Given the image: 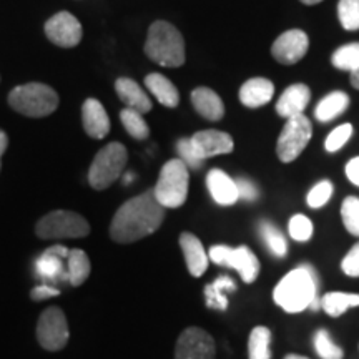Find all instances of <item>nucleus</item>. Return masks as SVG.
<instances>
[{
    "instance_id": "obj_45",
    "label": "nucleus",
    "mask_w": 359,
    "mask_h": 359,
    "mask_svg": "<svg viewBox=\"0 0 359 359\" xmlns=\"http://www.w3.org/2000/svg\"><path fill=\"white\" fill-rule=\"evenodd\" d=\"M299 2L304 4V6H316V4L323 2V0H299Z\"/></svg>"
},
{
    "instance_id": "obj_36",
    "label": "nucleus",
    "mask_w": 359,
    "mask_h": 359,
    "mask_svg": "<svg viewBox=\"0 0 359 359\" xmlns=\"http://www.w3.org/2000/svg\"><path fill=\"white\" fill-rule=\"evenodd\" d=\"M351 135H353V125L351 123H343V125H339V127H336L333 132L327 135V138L325 142L326 151H330V154H334V151L341 150V148H343L349 142Z\"/></svg>"
},
{
    "instance_id": "obj_37",
    "label": "nucleus",
    "mask_w": 359,
    "mask_h": 359,
    "mask_svg": "<svg viewBox=\"0 0 359 359\" xmlns=\"http://www.w3.org/2000/svg\"><path fill=\"white\" fill-rule=\"evenodd\" d=\"M288 231L296 241H308L313 236V223L304 215H294L288 223Z\"/></svg>"
},
{
    "instance_id": "obj_21",
    "label": "nucleus",
    "mask_w": 359,
    "mask_h": 359,
    "mask_svg": "<svg viewBox=\"0 0 359 359\" xmlns=\"http://www.w3.org/2000/svg\"><path fill=\"white\" fill-rule=\"evenodd\" d=\"M115 90H116V95L120 97V100L127 105V109L137 110L140 111L142 115H145L151 110V107H154V103H151L150 97L147 95L145 90H143L140 85L132 79H127V77L116 79Z\"/></svg>"
},
{
    "instance_id": "obj_28",
    "label": "nucleus",
    "mask_w": 359,
    "mask_h": 359,
    "mask_svg": "<svg viewBox=\"0 0 359 359\" xmlns=\"http://www.w3.org/2000/svg\"><path fill=\"white\" fill-rule=\"evenodd\" d=\"M269 343L271 331L266 326L253 327L248 338V359H271Z\"/></svg>"
},
{
    "instance_id": "obj_24",
    "label": "nucleus",
    "mask_w": 359,
    "mask_h": 359,
    "mask_svg": "<svg viewBox=\"0 0 359 359\" xmlns=\"http://www.w3.org/2000/svg\"><path fill=\"white\" fill-rule=\"evenodd\" d=\"M349 107V97L348 93L336 92L327 93L326 97H323L320 102H318L316 109H314V116H316L318 122L321 123H327L331 120L338 118L339 115H343L344 111L348 110Z\"/></svg>"
},
{
    "instance_id": "obj_16",
    "label": "nucleus",
    "mask_w": 359,
    "mask_h": 359,
    "mask_svg": "<svg viewBox=\"0 0 359 359\" xmlns=\"http://www.w3.org/2000/svg\"><path fill=\"white\" fill-rule=\"evenodd\" d=\"M311 100V90L304 83L290 85L276 102V114L283 118L303 115Z\"/></svg>"
},
{
    "instance_id": "obj_9",
    "label": "nucleus",
    "mask_w": 359,
    "mask_h": 359,
    "mask_svg": "<svg viewBox=\"0 0 359 359\" xmlns=\"http://www.w3.org/2000/svg\"><path fill=\"white\" fill-rule=\"evenodd\" d=\"M208 258L219 266L236 269L241 280L248 285L257 280L259 275V262L257 255L248 246H238V248H231L226 245L212 246V250L208 251Z\"/></svg>"
},
{
    "instance_id": "obj_29",
    "label": "nucleus",
    "mask_w": 359,
    "mask_h": 359,
    "mask_svg": "<svg viewBox=\"0 0 359 359\" xmlns=\"http://www.w3.org/2000/svg\"><path fill=\"white\" fill-rule=\"evenodd\" d=\"M120 120H122L125 130L130 137L135 138V140H147L150 137V127L143 118V115L140 111L132 110V109H125L120 111Z\"/></svg>"
},
{
    "instance_id": "obj_26",
    "label": "nucleus",
    "mask_w": 359,
    "mask_h": 359,
    "mask_svg": "<svg viewBox=\"0 0 359 359\" xmlns=\"http://www.w3.org/2000/svg\"><path fill=\"white\" fill-rule=\"evenodd\" d=\"M358 306H359V294H354V293L333 291V293H326L321 298V308L333 318H338L341 314H344L349 308H358Z\"/></svg>"
},
{
    "instance_id": "obj_22",
    "label": "nucleus",
    "mask_w": 359,
    "mask_h": 359,
    "mask_svg": "<svg viewBox=\"0 0 359 359\" xmlns=\"http://www.w3.org/2000/svg\"><path fill=\"white\" fill-rule=\"evenodd\" d=\"M191 103L195 110L203 116V118L210 120V122H218L224 115V105L223 100L215 90L208 87H198L191 92Z\"/></svg>"
},
{
    "instance_id": "obj_1",
    "label": "nucleus",
    "mask_w": 359,
    "mask_h": 359,
    "mask_svg": "<svg viewBox=\"0 0 359 359\" xmlns=\"http://www.w3.org/2000/svg\"><path fill=\"white\" fill-rule=\"evenodd\" d=\"M165 210L155 198L154 190L125 201L116 210L110 224V236L116 243H135L142 238L150 236L161 226Z\"/></svg>"
},
{
    "instance_id": "obj_2",
    "label": "nucleus",
    "mask_w": 359,
    "mask_h": 359,
    "mask_svg": "<svg viewBox=\"0 0 359 359\" xmlns=\"http://www.w3.org/2000/svg\"><path fill=\"white\" fill-rule=\"evenodd\" d=\"M318 296V276L309 264H302L278 283L273 298L286 313H302Z\"/></svg>"
},
{
    "instance_id": "obj_35",
    "label": "nucleus",
    "mask_w": 359,
    "mask_h": 359,
    "mask_svg": "<svg viewBox=\"0 0 359 359\" xmlns=\"http://www.w3.org/2000/svg\"><path fill=\"white\" fill-rule=\"evenodd\" d=\"M334 188H333V183L330 182V180H323V182L316 183L311 190H309L308 196H306V203L309 208H321V206H325L327 201H330L331 195H333Z\"/></svg>"
},
{
    "instance_id": "obj_11",
    "label": "nucleus",
    "mask_w": 359,
    "mask_h": 359,
    "mask_svg": "<svg viewBox=\"0 0 359 359\" xmlns=\"http://www.w3.org/2000/svg\"><path fill=\"white\" fill-rule=\"evenodd\" d=\"M175 359H215V341L201 327H187L177 341Z\"/></svg>"
},
{
    "instance_id": "obj_38",
    "label": "nucleus",
    "mask_w": 359,
    "mask_h": 359,
    "mask_svg": "<svg viewBox=\"0 0 359 359\" xmlns=\"http://www.w3.org/2000/svg\"><path fill=\"white\" fill-rule=\"evenodd\" d=\"M177 151L180 155V160H182L188 168L200 170L201 167H203L205 160H201L198 154H196L195 148H193V145H191L190 138H180V140L177 142Z\"/></svg>"
},
{
    "instance_id": "obj_27",
    "label": "nucleus",
    "mask_w": 359,
    "mask_h": 359,
    "mask_svg": "<svg viewBox=\"0 0 359 359\" xmlns=\"http://www.w3.org/2000/svg\"><path fill=\"white\" fill-rule=\"evenodd\" d=\"M92 266L90 259L83 250H70L69 258H67V275H69V283L72 286L83 285L87 280Z\"/></svg>"
},
{
    "instance_id": "obj_20",
    "label": "nucleus",
    "mask_w": 359,
    "mask_h": 359,
    "mask_svg": "<svg viewBox=\"0 0 359 359\" xmlns=\"http://www.w3.org/2000/svg\"><path fill=\"white\" fill-rule=\"evenodd\" d=\"M206 187H208L212 198L222 206L235 205L240 196H238L236 182L230 175H226L223 170L213 168L206 175Z\"/></svg>"
},
{
    "instance_id": "obj_19",
    "label": "nucleus",
    "mask_w": 359,
    "mask_h": 359,
    "mask_svg": "<svg viewBox=\"0 0 359 359\" xmlns=\"http://www.w3.org/2000/svg\"><path fill=\"white\" fill-rule=\"evenodd\" d=\"M180 246H182L183 257H185L187 268L190 271V275L195 278L205 275L210 258L203 248V245H201V241L198 240V236L188 231L182 233L180 235Z\"/></svg>"
},
{
    "instance_id": "obj_8",
    "label": "nucleus",
    "mask_w": 359,
    "mask_h": 359,
    "mask_svg": "<svg viewBox=\"0 0 359 359\" xmlns=\"http://www.w3.org/2000/svg\"><path fill=\"white\" fill-rule=\"evenodd\" d=\"M313 137V125L308 116L298 115L286 120L276 142V155L283 163H291L303 154Z\"/></svg>"
},
{
    "instance_id": "obj_15",
    "label": "nucleus",
    "mask_w": 359,
    "mask_h": 359,
    "mask_svg": "<svg viewBox=\"0 0 359 359\" xmlns=\"http://www.w3.org/2000/svg\"><path fill=\"white\" fill-rule=\"evenodd\" d=\"M70 250L67 246L55 245L45 250L37 259V273L43 281H69L64 263L69 258Z\"/></svg>"
},
{
    "instance_id": "obj_40",
    "label": "nucleus",
    "mask_w": 359,
    "mask_h": 359,
    "mask_svg": "<svg viewBox=\"0 0 359 359\" xmlns=\"http://www.w3.org/2000/svg\"><path fill=\"white\" fill-rule=\"evenodd\" d=\"M236 182V188H238V196H240V200H245V201H255L258 200L259 196V190L258 187L255 185L253 182L245 177H240L235 180Z\"/></svg>"
},
{
    "instance_id": "obj_7",
    "label": "nucleus",
    "mask_w": 359,
    "mask_h": 359,
    "mask_svg": "<svg viewBox=\"0 0 359 359\" xmlns=\"http://www.w3.org/2000/svg\"><path fill=\"white\" fill-rule=\"evenodd\" d=\"M35 233L43 240H60V238H83L90 233V224L82 215L57 210L40 219Z\"/></svg>"
},
{
    "instance_id": "obj_30",
    "label": "nucleus",
    "mask_w": 359,
    "mask_h": 359,
    "mask_svg": "<svg viewBox=\"0 0 359 359\" xmlns=\"http://www.w3.org/2000/svg\"><path fill=\"white\" fill-rule=\"evenodd\" d=\"M331 64L338 70L351 72L359 69V42L346 43L343 47L336 48L331 55Z\"/></svg>"
},
{
    "instance_id": "obj_4",
    "label": "nucleus",
    "mask_w": 359,
    "mask_h": 359,
    "mask_svg": "<svg viewBox=\"0 0 359 359\" xmlns=\"http://www.w3.org/2000/svg\"><path fill=\"white\" fill-rule=\"evenodd\" d=\"M8 105L20 115L30 116V118H43L57 110L58 95L48 85L30 82L19 85L8 93Z\"/></svg>"
},
{
    "instance_id": "obj_47",
    "label": "nucleus",
    "mask_w": 359,
    "mask_h": 359,
    "mask_svg": "<svg viewBox=\"0 0 359 359\" xmlns=\"http://www.w3.org/2000/svg\"><path fill=\"white\" fill-rule=\"evenodd\" d=\"M0 168H2V165H0Z\"/></svg>"
},
{
    "instance_id": "obj_14",
    "label": "nucleus",
    "mask_w": 359,
    "mask_h": 359,
    "mask_svg": "<svg viewBox=\"0 0 359 359\" xmlns=\"http://www.w3.org/2000/svg\"><path fill=\"white\" fill-rule=\"evenodd\" d=\"M190 142L201 160L217 155H228L235 148L231 135L222 130H201L190 137Z\"/></svg>"
},
{
    "instance_id": "obj_33",
    "label": "nucleus",
    "mask_w": 359,
    "mask_h": 359,
    "mask_svg": "<svg viewBox=\"0 0 359 359\" xmlns=\"http://www.w3.org/2000/svg\"><path fill=\"white\" fill-rule=\"evenodd\" d=\"M314 349L321 359H343L344 353L333 339L330 338L326 330L316 331L314 334Z\"/></svg>"
},
{
    "instance_id": "obj_46",
    "label": "nucleus",
    "mask_w": 359,
    "mask_h": 359,
    "mask_svg": "<svg viewBox=\"0 0 359 359\" xmlns=\"http://www.w3.org/2000/svg\"><path fill=\"white\" fill-rule=\"evenodd\" d=\"M285 359H308V358L299 356V354H288V356H285Z\"/></svg>"
},
{
    "instance_id": "obj_10",
    "label": "nucleus",
    "mask_w": 359,
    "mask_h": 359,
    "mask_svg": "<svg viewBox=\"0 0 359 359\" xmlns=\"http://www.w3.org/2000/svg\"><path fill=\"white\" fill-rule=\"evenodd\" d=\"M69 323L60 308H47L40 314L37 339L47 351H60L69 343Z\"/></svg>"
},
{
    "instance_id": "obj_25",
    "label": "nucleus",
    "mask_w": 359,
    "mask_h": 359,
    "mask_svg": "<svg viewBox=\"0 0 359 359\" xmlns=\"http://www.w3.org/2000/svg\"><path fill=\"white\" fill-rule=\"evenodd\" d=\"M233 291H236V285L233 283L231 278L219 276L217 281L205 288L206 304H208V308L212 309L224 311V309L228 308V298L224 293H233Z\"/></svg>"
},
{
    "instance_id": "obj_18",
    "label": "nucleus",
    "mask_w": 359,
    "mask_h": 359,
    "mask_svg": "<svg viewBox=\"0 0 359 359\" xmlns=\"http://www.w3.org/2000/svg\"><path fill=\"white\" fill-rule=\"evenodd\" d=\"M275 95V85L271 80L264 77H253L241 85L238 98L243 103L246 109H259L271 102Z\"/></svg>"
},
{
    "instance_id": "obj_13",
    "label": "nucleus",
    "mask_w": 359,
    "mask_h": 359,
    "mask_svg": "<svg viewBox=\"0 0 359 359\" xmlns=\"http://www.w3.org/2000/svg\"><path fill=\"white\" fill-rule=\"evenodd\" d=\"M309 37L299 29H291L283 32L271 45V55L278 64L294 65L308 53Z\"/></svg>"
},
{
    "instance_id": "obj_43",
    "label": "nucleus",
    "mask_w": 359,
    "mask_h": 359,
    "mask_svg": "<svg viewBox=\"0 0 359 359\" xmlns=\"http://www.w3.org/2000/svg\"><path fill=\"white\" fill-rule=\"evenodd\" d=\"M7 145H8V137L4 130H0V156H2L4 151L7 150Z\"/></svg>"
},
{
    "instance_id": "obj_23",
    "label": "nucleus",
    "mask_w": 359,
    "mask_h": 359,
    "mask_svg": "<svg viewBox=\"0 0 359 359\" xmlns=\"http://www.w3.org/2000/svg\"><path fill=\"white\" fill-rule=\"evenodd\" d=\"M148 92L167 109H175L180 103V92L170 80L161 74H150L145 77Z\"/></svg>"
},
{
    "instance_id": "obj_32",
    "label": "nucleus",
    "mask_w": 359,
    "mask_h": 359,
    "mask_svg": "<svg viewBox=\"0 0 359 359\" xmlns=\"http://www.w3.org/2000/svg\"><path fill=\"white\" fill-rule=\"evenodd\" d=\"M338 19L344 30L349 32L359 30V0H339Z\"/></svg>"
},
{
    "instance_id": "obj_5",
    "label": "nucleus",
    "mask_w": 359,
    "mask_h": 359,
    "mask_svg": "<svg viewBox=\"0 0 359 359\" xmlns=\"http://www.w3.org/2000/svg\"><path fill=\"white\" fill-rule=\"evenodd\" d=\"M188 182L190 173L182 160L173 158L167 161L154 188L155 198L163 208H180L187 201Z\"/></svg>"
},
{
    "instance_id": "obj_3",
    "label": "nucleus",
    "mask_w": 359,
    "mask_h": 359,
    "mask_svg": "<svg viewBox=\"0 0 359 359\" xmlns=\"http://www.w3.org/2000/svg\"><path fill=\"white\" fill-rule=\"evenodd\" d=\"M145 53L155 64L177 69L185 64V39L170 22L156 20L148 29Z\"/></svg>"
},
{
    "instance_id": "obj_12",
    "label": "nucleus",
    "mask_w": 359,
    "mask_h": 359,
    "mask_svg": "<svg viewBox=\"0 0 359 359\" xmlns=\"http://www.w3.org/2000/svg\"><path fill=\"white\" fill-rule=\"evenodd\" d=\"M45 35L62 48L77 47L82 40V24L70 12H58L45 22Z\"/></svg>"
},
{
    "instance_id": "obj_31",
    "label": "nucleus",
    "mask_w": 359,
    "mask_h": 359,
    "mask_svg": "<svg viewBox=\"0 0 359 359\" xmlns=\"http://www.w3.org/2000/svg\"><path fill=\"white\" fill-rule=\"evenodd\" d=\"M259 233H262L264 243L271 251L273 255L278 258L286 257V251H288V245H286L285 236L283 233L278 230L275 224H271L269 222H262L259 223Z\"/></svg>"
},
{
    "instance_id": "obj_42",
    "label": "nucleus",
    "mask_w": 359,
    "mask_h": 359,
    "mask_svg": "<svg viewBox=\"0 0 359 359\" xmlns=\"http://www.w3.org/2000/svg\"><path fill=\"white\" fill-rule=\"evenodd\" d=\"M344 172H346V177L349 182H351L353 185L359 187V156H354V158L348 161Z\"/></svg>"
},
{
    "instance_id": "obj_39",
    "label": "nucleus",
    "mask_w": 359,
    "mask_h": 359,
    "mask_svg": "<svg viewBox=\"0 0 359 359\" xmlns=\"http://www.w3.org/2000/svg\"><path fill=\"white\" fill-rule=\"evenodd\" d=\"M341 269L344 275L351 278H359V241L348 251L346 257L341 262Z\"/></svg>"
},
{
    "instance_id": "obj_6",
    "label": "nucleus",
    "mask_w": 359,
    "mask_h": 359,
    "mask_svg": "<svg viewBox=\"0 0 359 359\" xmlns=\"http://www.w3.org/2000/svg\"><path fill=\"white\" fill-rule=\"evenodd\" d=\"M128 160V151L125 145L111 142L98 151L88 170V183L95 190H107L122 175Z\"/></svg>"
},
{
    "instance_id": "obj_34",
    "label": "nucleus",
    "mask_w": 359,
    "mask_h": 359,
    "mask_svg": "<svg viewBox=\"0 0 359 359\" xmlns=\"http://www.w3.org/2000/svg\"><path fill=\"white\" fill-rule=\"evenodd\" d=\"M341 218L344 228L354 236H359V198L348 196L341 205Z\"/></svg>"
},
{
    "instance_id": "obj_41",
    "label": "nucleus",
    "mask_w": 359,
    "mask_h": 359,
    "mask_svg": "<svg viewBox=\"0 0 359 359\" xmlns=\"http://www.w3.org/2000/svg\"><path fill=\"white\" fill-rule=\"evenodd\" d=\"M60 294V291L57 288H53L50 285H40L37 288L32 290V293H30V298L34 299V302H43V299H48V298H55V296Z\"/></svg>"
},
{
    "instance_id": "obj_44",
    "label": "nucleus",
    "mask_w": 359,
    "mask_h": 359,
    "mask_svg": "<svg viewBox=\"0 0 359 359\" xmlns=\"http://www.w3.org/2000/svg\"><path fill=\"white\" fill-rule=\"evenodd\" d=\"M349 82H351V85H353L354 88L359 90V69L349 74Z\"/></svg>"
},
{
    "instance_id": "obj_17",
    "label": "nucleus",
    "mask_w": 359,
    "mask_h": 359,
    "mask_svg": "<svg viewBox=\"0 0 359 359\" xmlns=\"http://www.w3.org/2000/svg\"><path fill=\"white\" fill-rule=\"evenodd\" d=\"M82 122L88 137L102 140L110 132V118L97 98H87L82 107Z\"/></svg>"
}]
</instances>
